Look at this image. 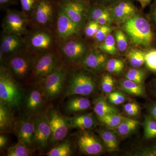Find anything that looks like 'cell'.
I'll list each match as a JSON object with an SVG mask.
<instances>
[{
    "label": "cell",
    "mask_w": 156,
    "mask_h": 156,
    "mask_svg": "<svg viewBox=\"0 0 156 156\" xmlns=\"http://www.w3.org/2000/svg\"><path fill=\"white\" fill-rule=\"evenodd\" d=\"M115 81L112 76L106 74L102 77L101 81V87L104 93L109 94L114 89Z\"/></svg>",
    "instance_id": "74e56055"
},
{
    "label": "cell",
    "mask_w": 156,
    "mask_h": 156,
    "mask_svg": "<svg viewBox=\"0 0 156 156\" xmlns=\"http://www.w3.org/2000/svg\"><path fill=\"white\" fill-rule=\"evenodd\" d=\"M87 5V2H78L71 0H61L59 8L81 27L84 22L86 14L88 13Z\"/></svg>",
    "instance_id": "5bb4252c"
},
{
    "label": "cell",
    "mask_w": 156,
    "mask_h": 156,
    "mask_svg": "<svg viewBox=\"0 0 156 156\" xmlns=\"http://www.w3.org/2000/svg\"><path fill=\"white\" fill-rule=\"evenodd\" d=\"M96 21L100 25H110L114 21L113 17L112 16L110 11L105 13L103 16L98 19Z\"/></svg>",
    "instance_id": "f6af8a7d"
},
{
    "label": "cell",
    "mask_w": 156,
    "mask_h": 156,
    "mask_svg": "<svg viewBox=\"0 0 156 156\" xmlns=\"http://www.w3.org/2000/svg\"><path fill=\"white\" fill-rule=\"evenodd\" d=\"M22 12L27 15H32L38 0H19Z\"/></svg>",
    "instance_id": "60d3db41"
},
{
    "label": "cell",
    "mask_w": 156,
    "mask_h": 156,
    "mask_svg": "<svg viewBox=\"0 0 156 156\" xmlns=\"http://www.w3.org/2000/svg\"><path fill=\"white\" fill-rule=\"evenodd\" d=\"M74 2H87V0H71Z\"/></svg>",
    "instance_id": "11a10c76"
},
{
    "label": "cell",
    "mask_w": 156,
    "mask_h": 156,
    "mask_svg": "<svg viewBox=\"0 0 156 156\" xmlns=\"http://www.w3.org/2000/svg\"><path fill=\"white\" fill-rule=\"evenodd\" d=\"M121 89L130 95L136 96H144L145 91L141 84L126 79L120 82Z\"/></svg>",
    "instance_id": "4316f807"
},
{
    "label": "cell",
    "mask_w": 156,
    "mask_h": 156,
    "mask_svg": "<svg viewBox=\"0 0 156 156\" xmlns=\"http://www.w3.org/2000/svg\"><path fill=\"white\" fill-rule=\"evenodd\" d=\"M53 13L54 8L50 0H38L32 15L38 25L45 27L52 23Z\"/></svg>",
    "instance_id": "ac0fdd59"
},
{
    "label": "cell",
    "mask_w": 156,
    "mask_h": 156,
    "mask_svg": "<svg viewBox=\"0 0 156 156\" xmlns=\"http://www.w3.org/2000/svg\"><path fill=\"white\" fill-rule=\"evenodd\" d=\"M18 0H0V8L5 9L12 5H16L18 3Z\"/></svg>",
    "instance_id": "bcb514c9"
},
{
    "label": "cell",
    "mask_w": 156,
    "mask_h": 156,
    "mask_svg": "<svg viewBox=\"0 0 156 156\" xmlns=\"http://www.w3.org/2000/svg\"><path fill=\"white\" fill-rule=\"evenodd\" d=\"M108 99L109 103L113 105H119L125 102L126 97L122 92L119 91L112 92L108 94Z\"/></svg>",
    "instance_id": "b9f144b4"
},
{
    "label": "cell",
    "mask_w": 156,
    "mask_h": 156,
    "mask_svg": "<svg viewBox=\"0 0 156 156\" xmlns=\"http://www.w3.org/2000/svg\"><path fill=\"white\" fill-rule=\"evenodd\" d=\"M34 60V57L22 50L8 57L4 66L18 83L24 85L30 83Z\"/></svg>",
    "instance_id": "277c9868"
},
{
    "label": "cell",
    "mask_w": 156,
    "mask_h": 156,
    "mask_svg": "<svg viewBox=\"0 0 156 156\" xmlns=\"http://www.w3.org/2000/svg\"><path fill=\"white\" fill-rule=\"evenodd\" d=\"M148 110L151 116L156 121V103L151 105Z\"/></svg>",
    "instance_id": "681fc988"
},
{
    "label": "cell",
    "mask_w": 156,
    "mask_h": 156,
    "mask_svg": "<svg viewBox=\"0 0 156 156\" xmlns=\"http://www.w3.org/2000/svg\"><path fill=\"white\" fill-rule=\"evenodd\" d=\"M145 55L146 53L141 50L132 49L127 53V58L132 67L138 68L145 62Z\"/></svg>",
    "instance_id": "f546056e"
},
{
    "label": "cell",
    "mask_w": 156,
    "mask_h": 156,
    "mask_svg": "<svg viewBox=\"0 0 156 156\" xmlns=\"http://www.w3.org/2000/svg\"><path fill=\"white\" fill-rule=\"evenodd\" d=\"M70 98L65 105V110L67 114H73L87 110L91 106L89 98L80 95H74Z\"/></svg>",
    "instance_id": "7402d4cb"
},
{
    "label": "cell",
    "mask_w": 156,
    "mask_h": 156,
    "mask_svg": "<svg viewBox=\"0 0 156 156\" xmlns=\"http://www.w3.org/2000/svg\"><path fill=\"white\" fill-rule=\"evenodd\" d=\"M93 110L97 118L114 113H119L118 109L112 106L103 97L95 98L93 101Z\"/></svg>",
    "instance_id": "cb8c5ba5"
},
{
    "label": "cell",
    "mask_w": 156,
    "mask_h": 156,
    "mask_svg": "<svg viewBox=\"0 0 156 156\" xmlns=\"http://www.w3.org/2000/svg\"><path fill=\"white\" fill-rule=\"evenodd\" d=\"M145 76V73L143 70L136 68L130 69L128 70L125 76L126 79L139 84L142 83Z\"/></svg>",
    "instance_id": "8d00e7d4"
},
{
    "label": "cell",
    "mask_w": 156,
    "mask_h": 156,
    "mask_svg": "<svg viewBox=\"0 0 156 156\" xmlns=\"http://www.w3.org/2000/svg\"><path fill=\"white\" fill-rule=\"evenodd\" d=\"M33 87L24 91L22 106L25 114L33 117L46 111L44 110L47 99L39 84H32Z\"/></svg>",
    "instance_id": "ba28073f"
},
{
    "label": "cell",
    "mask_w": 156,
    "mask_h": 156,
    "mask_svg": "<svg viewBox=\"0 0 156 156\" xmlns=\"http://www.w3.org/2000/svg\"><path fill=\"white\" fill-rule=\"evenodd\" d=\"M67 73L61 64L39 84L47 100H54L63 93Z\"/></svg>",
    "instance_id": "5b68a950"
},
{
    "label": "cell",
    "mask_w": 156,
    "mask_h": 156,
    "mask_svg": "<svg viewBox=\"0 0 156 156\" xmlns=\"http://www.w3.org/2000/svg\"><path fill=\"white\" fill-rule=\"evenodd\" d=\"M106 69L108 71L112 74L120 73L125 68V62L118 58H112L107 62Z\"/></svg>",
    "instance_id": "d590c367"
},
{
    "label": "cell",
    "mask_w": 156,
    "mask_h": 156,
    "mask_svg": "<svg viewBox=\"0 0 156 156\" xmlns=\"http://www.w3.org/2000/svg\"><path fill=\"white\" fill-rule=\"evenodd\" d=\"M118 1V0H94L96 3H99L107 6L111 5Z\"/></svg>",
    "instance_id": "816d5d0a"
},
{
    "label": "cell",
    "mask_w": 156,
    "mask_h": 156,
    "mask_svg": "<svg viewBox=\"0 0 156 156\" xmlns=\"http://www.w3.org/2000/svg\"><path fill=\"white\" fill-rule=\"evenodd\" d=\"M9 70L4 65L0 68V102L12 110L22 106L24 91Z\"/></svg>",
    "instance_id": "6da1fadb"
},
{
    "label": "cell",
    "mask_w": 156,
    "mask_h": 156,
    "mask_svg": "<svg viewBox=\"0 0 156 156\" xmlns=\"http://www.w3.org/2000/svg\"><path fill=\"white\" fill-rule=\"evenodd\" d=\"M108 7L114 21L121 24L137 14V9L131 0H118Z\"/></svg>",
    "instance_id": "9a60e30c"
},
{
    "label": "cell",
    "mask_w": 156,
    "mask_h": 156,
    "mask_svg": "<svg viewBox=\"0 0 156 156\" xmlns=\"http://www.w3.org/2000/svg\"><path fill=\"white\" fill-rule=\"evenodd\" d=\"M114 37L119 51H126L128 47V40L125 32L121 29H117L115 31Z\"/></svg>",
    "instance_id": "e575fe53"
},
{
    "label": "cell",
    "mask_w": 156,
    "mask_h": 156,
    "mask_svg": "<svg viewBox=\"0 0 156 156\" xmlns=\"http://www.w3.org/2000/svg\"><path fill=\"white\" fill-rule=\"evenodd\" d=\"M69 121L71 128L81 130L93 129L97 125L96 119L92 113L75 115L69 118Z\"/></svg>",
    "instance_id": "603a6c76"
},
{
    "label": "cell",
    "mask_w": 156,
    "mask_h": 156,
    "mask_svg": "<svg viewBox=\"0 0 156 156\" xmlns=\"http://www.w3.org/2000/svg\"><path fill=\"white\" fill-rule=\"evenodd\" d=\"M122 24V30L134 44L145 48L151 47L154 34L150 24L144 17L136 14Z\"/></svg>",
    "instance_id": "3957f363"
},
{
    "label": "cell",
    "mask_w": 156,
    "mask_h": 156,
    "mask_svg": "<svg viewBox=\"0 0 156 156\" xmlns=\"http://www.w3.org/2000/svg\"><path fill=\"white\" fill-rule=\"evenodd\" d=\"M13 110L0 102V132L1 134L14 133L16 120Z\"/></svg>",
    "instance_id": "44dd1931"
},
{
    "label": "cell",
    "mask_w": 156,
    "mask_h": 156,
    "mask_svg": "<svg viewBox=\"0 0 156 156\" xmlns=\"http://www.w3.org/2000/svg\"><path fill=\"white\" fill-rule=\"evenodd\" d=\"M108 11H109L108 6L95 3L89 8L88 11V16L90 20L96 21Z\"/></svg>",
    "instance_id": "836d02e7"
},
{
    "label": "cell",
    "mask_w": 156,
    "mask_h": 156,
    "mask_svg": "<svg viewBox=\"0 0 156 156\" xmlns=\"http://www.w3.org/2000/svg\"><path fill=\"white\" fill-rule=\"evenodd\" d=\"M126 117L119 114V113H114L98 118L99 122L111 129L116 128L124 120Z\"/></svg>",
    "instance_id": "f1b7e54d"
},
{
    "label": "cell",
    "mask_w": 156,
    "mask_h": 156,
    "mask_svg": "<svg viewBox=\"0 0 156 156\" xmlns=\"http://www.w3.org/2000/svg\"><path fill=\"white\" fill-rule=\"evenodd\" d=\"M82 61L85 69L89 71L99 72L106 66L107 56L105 53L94 51L86 54Z\"/></svg>",
    "instance_id": "ffe728a7"
},
{
    "label": "cell",
    "mask_w": 156,
    "mask_h": 156,
    "mask_svg": "<svg viewBox=\"0 0 156 156\" xmlns=\"http://www.w3.org/2000/svg\"><path fill=\"white\" fill-rule=\"evenodd\" d=\"M33 119L35 150L44 151L48 147L51 136L48 111L33 117Z\"/></svg>",
    "instance_id": "9c48e42d"
},
{
    "label": "cell",
    "mask_w": 156,
    "mask_h": 156,
    "mask_svg": "<svg viewBox=\"0 0 156 156\" xmlns=\"http://www.w3.org/2000/svg\"><path fill=\"white\" fill-rule=\"evenodd\" d=\"M8 137L5 136L4 134H1L0 135V148L2 150L5 148L8 145Z\"/></svg>",
    "instance_id": "7dc6e473"
},
{
    "label": "cell",
    "mask_w": 156,
    "mask_h": 156,
    "mask_svg": "<svg viewBox=\"0 0 156 156\" xmlns=\"http://www.w3.org/2000/svg\"><path fill=\"white\" fill-rule=\"evenodd\" d=\"M34 129L33 117L25 114L16 120L14 133L19 141L23 143L31 149L35 151Z\"/></svg>",
    "instance_id": "8fae6325"
},
{
    "label": "cell",
    "mask_w": 156,
    "mask_h": 156,
    "mask_svg": "<svg viewBox=\"0 0 156 156\" xmlns=\"http://www.w3.org/2000/svg\"><path fill=\"white\" fill-rule=\"evenodd\" d=\"M105 147L108 151H113L117 150L119 147V141L116 132L106 129H101L97 131Z\"/></svg>",
    "instance_id": "d4e9b609"
},
{
    "label": "cell",
    "mask_w": 156,
    "mask_h": 156,
    "mask_svg": "<svg viewBox=\"0 0 156 156\" xmlns=\"http://www.w3.org/2000/svg\"><path fill=\"white\" fill-rule=\"evenodd\" d=\"M139 125L137 121L127 118L113 130L120 136L125 137L134 132Z\"/></svg>",
    "instance_id": "83f0119b"
},
{
    "label": "cell",
    "mask_w": 156,
    "mask_h": 156,
    "mask_svg": "<svg viewBox=\"0 0 156 156\" xmlns=\"http://www.w3.org/2000/svg\"><path fill=\"white\" fill-rule=\"evenodd\" d=\"M25 41L22 37L14 34L4 33L1 38L0 51L9 56L22 51Z\"/></svg>",
    "instance_id": "d6986e66"
},
{
    "label": "cell",
    "mask_w": 156,
    "mask_h": 156,
    "mask_svg": "<svg viewBox=\"0 0 156 156\" xmlns=\"http://www.w3.org/2000/svg\"><path fill=\"white\" fill-rule=\"evenodd\" d=\"M100 26L97 21L90 20L87 23L84 30L86 36L88 37H92L95 36Z\"/></svg>",
    "instance_id": "7bdbcfd3"
},
{
    "label": "cell",
    "mask_w": 156,
    "mask_h": 156,
    "mask_svg": "<svg viewBox=\"0 0 156 156\" xmlns=\"http://www.w3.org/2000/svg\"><path fill=\"white\" fill-rule=\"evenodd\" d=\"M73 154L71 142L69 140L64 139L54 145L45 154L48 156H70Z\"/></svg>",
    "instance_id": "484cf974"
},
{
    "label": "cell",
    "mask_w": 156,
    "mask_h": 156,
    "mask_svg": "<svg viewBox=\"0 0 156 156\" xmlns=\"http://www.w3.org/2000/svg\"><path fill=\"white\" fill-rule=\"evenodd\" d=\"M143 128L144 137L146 139L156 138V121L150 115L145 116Z\"/></svg>",
    "instance_id": "1f68e13d"
},
{
    "label": "cell",
    "mask_w": 156,
    "mask_h": 156,
    "mask_svg": "<svg viewBox=\"0 0 156 156\" xmlns=\"http://www.w3.org/2000/svg\"><path fill=\"white\" fill-rule=\"evenodd\" d=\"M99 48L104 53L113 56L116 55L119 53L115 37L112 34H109L105 40L101 43Z\"/></svg>",
    "instance_id": "d6a6232c"
},
{
    "label": "cell",
    "mask_w": 156,
    "mask_h": 156,
    "mask_svg": "<svg viewBox=\"0 0 156 156\" xmlns=\"http://www.w3.org/2000/svg\"><path fill=\"white\" fill-rule=\"evenodd\" d=\"M33 150L27 147L25 144L19 141L15 145L8 148L7 155L8 156H29L33 154Z\"/></svg>",
    "instance_id": "4dcf8cb0"
},
{
    "label": "cell",
    "mask_w": 156,
    "mask_h": 156,
    "mask_svg": "<svg viewBox=\"0 0 156 156\" xmlns=\"http://www.w3.org/2000/svg\"><path fill=\"white\" fill-rule=\"evenodd\" d=\"M114 29L110 25H101L95 36L93 37L95 41L98 43L103 42L107 37L114 30Z\"/></svg>",
    "instance_id": "f35d334b"
},
{
    "label": "cell",
    "mask_w": 156,
    "mask_h": 156,
    "mask_svg": "<svg viewBox=\"0 0 156 156\" xmlns=\"http://www.w3.org/2000/svg\"><path fill=\"white\" fill-rule=\"evenodd\" d=\"M145 62L150 69L156 71V50H151L146 53Z\"/></svg>",
    "instance_id": "ee69618b"
},
{
    "label": "cell",
    "mask_w": 156,
    "mask_h": 156,
    "mask_svg": "<svg viewBox=\"0 0 156 156\" xmlns=\"http://www.w3.org/2000/svg\"><path fill=\"white\" fill-rule=\"evenodd\" d=\"M136 1L139 2L142 8H145L150 4L152 0H136Z\"/></svg>",
    "instance_id": "db71d44e"
},
{
    "label": "cell",
    "mask_w": 156,
    "mask_h": 156,
    "mask_svg": "<svg viewBox=\"0 0 156 156\" xmlns=\"http://www.w3.org/2000/svg\"><path fill=\"white\" fill-rule=\"evenodd\" d=\"M76 144L81 152L88 155H97L103 152L105 146L91 131L82 130L76 138Z\"/></svg>",
    "instance_id": "7c38bea8"
},
{
    "label": "cell",
    "mask_w": 156,
    "mask_h": 156,
    "mask_svg": "<svg viewBox=\"0 0 156 156\" xmlns=\"http://www.w3.org/2000/svg\"><path fill=\"white\" fill-rule=\"evenodd\" d=\"M55 53L49 52L34 57L31 84H39L61 65Z\"/></svg>",
    "instance_id": "8992f818"
},
{
    "label": "cell",
    "mask_w": 156,
    "mask_h": 156,
    "mask_svg": "<svg viewBox=\"0 0 156 156\" xmlns=\"http://www.w3.org/2000/svg\"><path fill=\"white\" fill-rule=\"evenodd\" d=\"M62 52L67 61L75 63L82 60L86 55L87 45L83 41L78 39H69L62 44Z\"/></svg>",
    "instance_id": "2e32d148"
},
{
    "label": "cell",
    "mask_w": 156,
    "mask_h": 156,
    "mask_svg": "<svg viewBox=\"0 0 156 156\" xmlns=\"http://www.w3.org/2000/svg\"><path fill=\"white\" fill-rule=\"evenodd\" d=\"M151 14V16L152 20L155 25L156 26V0L153 5Z\"/></svg>",
    "instance_id": "f5cc1de1"
},
{
    "label": "cell",
    "mask_w": 156,
    "mask_h": 156,
    "mask_svg": "<svg viewBox=\"0 0 156 156\" xmlns=\"http://www.w3.org/2000/svg\"><path fill=\"white\" fill-rule=\"evenodd\" d=\"M140 110V108L139 105H137L136 106L128 111L126 113L129 116H135L139 114Z\"/></svg>",
    "instance_id": "c3c4849f"
},
{
    "label": "cell",
    "mask_w": 156,
    "mask_h": 156,
    "mask_svg": "<svg viewBox=\"0 0 156 156\" xmlns=\"http://www.w3.org/2000/svg\"><path fill=\"white\" fill-rule=\"evenodd\" d=\"M27 16L23 12L8 10L3 20V32L22 37L27 34Z\"/></svg>",
    "instance_id": "30bf717a"
},
{
    "label": "cell",
    "mask_w": 156,
    "mask_h": 156,
    "mask_svg": "<svg viewBox=\"0 0 156 156\" xmlns=\"http://www.w3.org/2000/svg\"><path fill=\"white\" fill-rule=\"evenodd\" d=\"M48 114L51 129L49 145H55L67 136L71 128L69 118L65 116L55 108L48 110Z\"/></svg>",
    "instance_id": "52a82bcc"
},
{
    "label": "cell",
    "mask_w": 156,
    "mask_h": 156,
    "mask_svg": "<svg viewBox=\"0 0 156 156\" xmlns=\"http://www.w3.org/2000/svg\"><path fill=\"white\" fill-rule=\"evenodd\" d=\"M26 43L32 51L41 55L50 52L53 46V37L47 30L35 31L29 35L27 41H25V44Z\"/></svg>",
    "instance_id": "4fadbf2b"
},
{
    "label": "cell",
    "mask_w": 156,
    "mask_h": 156,
    "mask_svg": "<svg viewBox=\"0 0 156 156\" xmlns=\"http://www.w3.org/2000/svg\"><path fill=\"white\" fill-rule=\"evenodd\" d=\"M137 104L135 102H131L129 103H126L123 106V109L125 112L126 113L128 112V111L133 108L134 107L136 106L137 105Z\"/></svg>",
    "instance_id": "f907efd6"
},
{
    "label": "cell",
    "mask_w": 156,
    "mask_h": 156,
    "mask_svg": "<svg viewBox=\"0 0 156 156\" xmlns=\"http://www.w3.org/2000/svg\"><path fill=\"white\" fill-rule=\"evenodd\" d=\"M80 27L59 9L56 23V31L59 39L66 41L71 38L79 34Z\"/></svg>",
    "instance_id": "e0dca14e"
},
{
    "label": "cell",
    "mask_w": 156,
    "mask_h": 156,
    "mask_svg": "<svg viewBox=\"0 0 156 156\" xmlns=\"http://www.w3.org/2000/svg\"><path fill=\"white\" fill-rule=\"evenodd\" d=\"M87 70L73 71L69 75H67L62 93L63 97L87 96L95 92L97 85L96 79L89 70Z\"/></svg>",
    "instance_id": "7a4b0ae2"
},
{
    "label": "cell",
    "mask_w": 156,
    "mask_h": 156,
    "mask_svg": "<svg viewBox=\"0 0 156 156\" xmlns=\"http://www.w3.org/2000/svg\"><path fill=\"white\" fill-rule=\"evenodd\" d=\"M132 154L136 156H156V142L137 149Z\"/></svg>",
    "instance_id": "ab89813d"
}]
</instances>
